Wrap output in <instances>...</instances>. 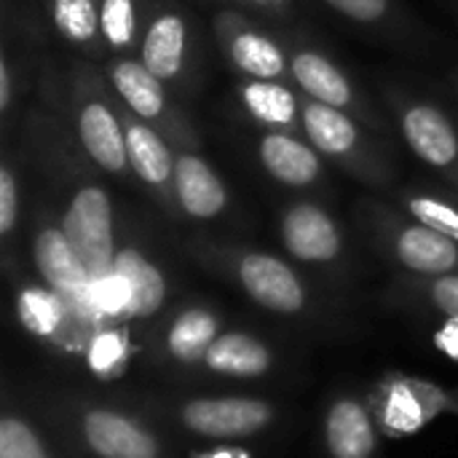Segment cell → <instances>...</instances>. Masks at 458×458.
<instances>
[{
  "label": "cell",
  "instance_id": "obj_1",
  "mask_svg": "<svg viewBox=\"0 0 458 458\" xmlns=\"http://www.w3.org/2000/svg\"><path fill=\"white\" fill-rule=\"evenodd\" d=\"M70 105L78 145L91 158V164L113 177H123L126 172H131L118 99L110 91L105 72L78 64L72 72Z\"/></svg>",
  "mask_w": 458,
  "mask_h": 458
},
{
  "label": "cell",
  "instance_id": "obj_2",
  "mask_svg": "<svg viewBox=\"0 0 458 458\" xmlns=\"http://www.w3.org/2000/svg\"><path fill=\"white\" fill-rule=\"evenodd\" d=\"M301 115L303 137L319 150L322 158H330L333 164L373 185H384L394 177L392 164L362 131L360 118H354L352 113L314 102L301 94Z\"/></svg>",
  "mask_w": 458,
  "mask_h": 458
},
{
  "label": "cell",
  "instance_id": "obj_3",
  "mask_svg": "<svg viewBox=\"0 0 458 458\" xmlns=\"http://www.w3.org/2000/svg\"><path fill=\"white\" fill-rule=\"evenodd\" d=\"M102 72H105L107 86L115 94V99L126 110H131L137 118L156 126L172 142V148L196 145V134H193L188 115L169 102L166 83L161 78H156L142 64L140 56H131V54L110 56Z\"/></svg>",
  "mask_w": 458,
  "mask_h": 458
},
{
  "label": "cell",
  "instance_id": "obj_4",
  "mask_svg": "<svg viewBox=\"0 0 458 458\" xmlns=\"http://www.w3.org/2000/svg\"><path fill=\"white\" fill-rule=\"evenodd\" d=\"M59 225L91 279H102L113 274L118 258L115 220H113V201L102 185L83 182L81 188H75Z\"/></svg>",
  "mask_w": 458,
  "mask_h": 458
},
{
  "label": "cell",
  "instance_id": "obj_5",
  "mask_svg": "<svg viewBox=\"0 0 458 458\" xmlns=\"http://www.w3.org/2000/svg\"><path fill=\"white\" fill-rule=\"evenodd\" d=\"M373 231L384 250L416 276L458 274V242L437 233L435 228L413 220L411 215H394L373 207Z\"/></svg>",
  "mask_w": 458,
  "mask_h": 458
},
{
  "label": "cell",
  "instance_id": "obj_6",
  "mask_svg": "<svg viewBox=\"0 0 458 458\" xmlns=\"http://www.w3.org/2000/svg\"><path fill=\"white\" fill-rule=\"evenodd\" d=\"M389 102L408 148L458 191V129L451 115L440 105L405 91H392Z\"/></svg>",
  "mask_w": 458,
  "mask_h": 458
},
{
  "label": "cell",
  "instance_id": "obj_7",
  "mask_svg": "<svg viewBox=\"0 0 458 458\" xmlns=\"http://www.w3.org/2000/svg\"><path fill=\"white\" fill-rule=\"evenodd\" d=\"M212 258H217L233 279L242 284V290L250 295L252 303L274 311V314H301L306 309V287L298 279V274L279 260L276 255L258 252V250H209Z\"/></svg>",
  "mask_w": 458,
  "mask_h": 458
},
{
  "label": "cell",
  "instance_id": "obj_8",
  "mask_svg": "<svg viewBox=\"0 0 458 458\" xmlns=\"http://www.w3.org/2000/svg\"><path fill=\"white\" fill-rule=\"evenodd\" d=\"M368 405L378 429L392 440H403L429 427L454 405V400L429 381L413 376H389L370 392Z\"/></svg>",
  "mask_w": 458,
  "mask_h": 458
},
{
  "label": "cell",
  "instance_id": "obj_9",
  "mask_svg": "<svg viewBox=\"0 0 458 458\" xmlns=\"http://www.w3.org/2000/svg\"><path fill=\"white\" fill-rule=\"evenodd\" d=\"M215 38L228 64L242 78L290 83V54L242 11L223 8L215 16Z\"/></svg>",
  "mask_w": 458,
  "mask_h": 458
},
{
  "label": "cell",
  "instance_id": "obj_10",
  "mask_svg": "<svg viewBox=\"0 0 458 458\" xmlns=\"http://www.w3.org/2000/svg\"><path fill=\"white\" fill-rule=\"evenodd\" d=\"M290 83L309 99L338 107L370 123L376 129L384 126L381 115L370 107V102L357 91L354 81L346 75L341 64H335L325 51L311 46H290Z\"/></svg>",
  "mask_w": 458,
  "mask_h": 458
},
{
  "label": "cell",
  "instance_id": "obj_11",
  "mask_svg": "<svg viewBox=\"0 0 458 458\" xmlns=\"http://www.w3.org/2000/svg\"><path fill=\"white\" fill-rule=\"evenodd\" d=\"M118 113L126 134V153L131 174L150 191L158 207L169 215H180L174 196V148L172 142L148 121L137 118L118 102Z\"/></svg>",
  "mask_w": 458,
  "mask_h": 458
},
{
  "label": "cell",
  "instance_id": "obj_12",
  "mask_svg": "<svg viewBox=\"0 0 458 458\" xmlns=\"http://www.w3.org/2000/svg\"><path fill=\"white\" fill-rule=\"evenodd\" d=\"M140 59L166 86L180 83L191 72V24L182 11L161 0L148 5L140 35Z\"/></svg>",
  "mask_w": 458,
  "mask_h": 458
},
{
  "label": "cell",
  "instance_id": "obj_13",
  "mask_svg": "<svg viewBox=\"0 0 458 458\" xmlns=\"http://www.w3.org/2000/svg\"><path fill=\"white\" fill-rule=\"evenodd\" d=\"M274 419V408L258 397H199L180 411L185 429L212 440L252 437L271 427Z\"/></svg>",
  "mask_w": 458,
  "mask_h": 458
},
{
  "label": "cell",
  "instance_id": "obj_14",
  "mask_svg": "<svg viewBox=\"0 0 458 458\" xmlns=\"http://www.w3.org/2000/svg\"><path fill=\"white\" fill-rule=\"evenodd\" d=\"M32 260H35V268L43 276V282L54 293H59L83 319H89L83 314V298L91 284V276H89L86 266L81 263V258L75 255L72 244L67 242L62 225L51 223L48 217H40L35 225Z\"/></svg>",
  "mask_w": 458,
  "mask_h": 458
},
{
  "label": "cell",
  "instance_id": "obj_15",
  "mask_svg": "<svg viewBox=\"0 0 458 458\" xmlns=\"http://www.w3.org/2000/svg\"><path fill=\"white\" fill-rule=\"evenodd\" d=\"M279 236L284 250L301 263H335L344 236L333 215L314 201H295L282 212Z\"/></svg>",
  "mask_w": 458,
  "mask_h": 458
},
{
  "label": "cell",
  "instance_id": "obj_16",
  "mask_svg": "<svg viewBox=\"0 0 458 458\" xmlns=\"http://www.w3.org/2000/svg\"><path fill=\"white\" fill-rule=\"evenodd\" d=\"M174 196L180 215L191 220H215L228 207V188L196 145L174 148Z\"/></svg>",
  "mask_w": 458,
  "mask_h": 458
},
{
  "label": "cell",
  "instance_id": "obj_17",
  "mask_svg": "<svg viewBox=\"0 0 458 458\" xmlns=\"http://www.w3.org/2000/svg\"><path fill=\"white\" fill-rule=\"evenodd\" d=\"M81 435L89 451L99 458H158L161 445L131 416L107 408H91L81 416Z\"/></svg>",
  "mask_w": 458,
  "mask_h": 458
},
{
  "label": "cell",
  "instance_id": "obj_18",
  "mask_svg": "<svg viewBox=\"0 0 458 458\" xmlns=\"http://www.w3.org/2000/svg\"><path fill=\"white\" fill-rule=\"evenodd\" d=\"M239 102L242 110L266 131H284L303 137V115H301V91L284 81H239Z\"/></svg>",
  "mask_w": 458,
  "mask_h": 458
},
{
  "label": "cell",
  "instance_id": "obj_19",
  "mask_svg": "<svg viewBox=\"0 0 458 458\" xmlns=\"http://www.w3.org/2000/svg\"><path fill=\"white\" fill-rule=\"evenodd\" d=\"M258 158L268 177L287 188H309L325 174L319 150L298 134L263 131V137L258 140Z\"/></svg>",
  "mask_w": 458,
  "mask_h": 458
},
{
  "label": "cell",
  "instance_id": "obj_20",
  "mask_svg": "<svg viewBox=\"0 0 458 458\" xmlns=\"http://www.w3.org/2000/svg\"><path fill=\"white\" fill-rule=\"evenodd\" d=\"M325 445L333 458H373L378 424L370 405L357 397H338L325 416Z\"/></svg>",
  "mask_w": 458,
  "mask_h": 458
},
{
  "label": "cell",
  "instance_id": "obj_21",
  "mask_svg": "<svg viewBox=\"0 0 458 458\" xmlns=\"http://www.w3.org/2000/svg\"><path fill=\"white\" fill-rule=\"evenodd\" d=\"M113 271L123 279L129 290V309H126L129 319H150L164 309L166 279L161 268L153 260H148L137 247L118 250Z\"/></svg>",
  "mask_w": 458,
  "mask_h": 458
},
{
  "label": "cell",
  "instance_id": "obj_22",
  "mask_svg": "<svg viewBox=\"0 0 458 458\" xmlns=\"http://www.w3.org/2000/svg\"><path fill=\"white\" fill-rule=\"evenodd\" d=\"M207 370L231 378H260L274 368L271 349L247 333H220L204 354Z\"/></svg>",
  "mask_w": 458,
  "mask_h": 458
},
{
  "label": "cell",
  "instance_id": "obj_23",
  "mask_svg": "<svg viewBox=\"0 0 458 458\" xmlns=\"http://www.w3.org/2000/svg\"><path fill=\"white\" fill-rule=\"evenodd\" d=\"M46 8L56 35L67 46L89 56H102L107 51L99 30V0H46Z\"/></svg>",
  "mask_w": 458,
  "mask_h": 458
},
{
  "label": "cell",
  "instance_id": "obj_24",
  "mask_svg": "<svg viewBox=\"0 0 458 458\" xmlns=\"http://www.w3.org/2000/svg\"><path fill=\"white\" fill-rule=\"evenodd\" d=\"M16 309H19V322L43 338H56L64 333V338L70 335L67 330L72 325H83L89 319H83L59 293L48 290H38V287H24L16 298Z\"/></svg>",
  "mask_w": 458,
  "mask_h": 458
},
{
  "label": "cell",
  "instance_id": "obj_25",
  "mask_svg": "<svg viewBox=\"0 0 458 458\" xmlns=\"http://www.w3.org/2000/svg\"><path fill=\"white\" fill-rule=\"evenodd\" d=\"M220 335V319L204 306H188L182 309L166 333V352L172 360L193 365L204 362V354Z\"/></svg>",
  "mask_w": 458,
  "mask_h": 458
},
{
  "label": "cell",
  "instance_id": "obj_26",
  "mask_svg": "<svg viewBox=\"0 0 458 458\" xmlns=\"http://www.w3.org/2000/svg\"><path fill=\"white\" fill-rule=\"evenodd\" d=\"M99 30L102 43L113 56L140 51L142 19L137 0H99Z\"/></svg>",
  "mask_w": 458,
  "mask_h": 458
},
{
  "label": "cell",
  "instance_id": "obj_27",
  "mask_svg": "<svg viewBox=\"0 0 458 458\" xmlns=\"http://www.w3.org/2000/svg\"><path fill=\"white\" fill-rule=\"evenodd\" d=\"M400 207L419 223L435 228L437 233L458 242V201L440 196L435 191H421V188H408L400 191L397 196Z\"/></svg>",
  "mask_w": 458,
  "mask_h": 458
},
{
  "label": "cell",
  "instance_id": "obj_28",
  "mask_svg": "<svg viewBox=\"0 0 458 458\" xmlns=\"http://www.w3.org/2000/svg\"><path fill=\"white\" fill-rule=\"evenodd\" d=\"M129 360V338L121 330H99L91 335L86 349V362L94 376L113 378L126 368Z\"/></svg>",
  "mask_w": 458,
  "mask_h": 458
},
{
  "label": "cell",
  "instance_id": "obj_29",
  "mask_svg": "<svg viewBox=\"0 0 458 458\" xmlns=\"http://www.w3.org/2000/svg\"><path fill=\"white\" fill-rule=\"evenodd\" d=\"M405 293L424 306L440 311L443 317H458V274L445 276H419L405 284Z\"/></svg>",
  "mask_w": 458,
  "mask_h": 458
},
{
  "label": "cell",
  "instance_id": "obj_30",
  "mask_svg": "<svg viewBox=\"0 0 458 458\" xmlns=\"http://www.w3.org/2000/svg\"><path fill=\"white\" fill-rule=\"evenodd\" d=\"M0 458H48L38 432L19 416L0 419Z\"/></svg>",
  "mask_w": 458,
  "mask_h": 458
},
{
  "label": "cell",
  "instance_id": "obj_31",
  "mask_svg": "<svg viewBox=\"0 0 458 458\" xmlns=\"http://www.w3.org/2000/svg\"><path fill=\"white\" fill-rule=\"evenodd\" d=\"M327 8H333L335 13L365 24V27H378L386 24L394 13V3L392 0H322Z\"/></svg>",
  "mask_w": 458,
  "mask_h": 458
},
{
  "label": "cell",
  "instance_id": "obj_32",
  "mask_svg": "<svg viewBox=\"0 0 458 458\" xmlns=\"http://www.w3.org/2000/svg\"><path fill=\"white\" fill-rule=\"evenodd\" d=\"M16 223H19V180H16L11 161H3L0 166V236L11 239Z\"/></svg>",
  "mask_w": 458,
  "mask_h": 458
},
{
  "label": "cell",
  "instance_id": "obj_33",
  "mask_svg": "<svg viewBox=\"0 0 458 458\" xmlns=\"http://www.w3.org/2000/svg\"><path fill=\"white\" fill-rule=\"evenodd\" d=\"M13 97H16L13 59H11L8 46H5L3 59H0V113H3V118H8V113L13 110Z\"/></svg>",
  "mask_w": 458,
  "mask_h": 458
},
{
  "label": "cell",
  "instance_id": "obj_34",
  "mask_svg": "<svg viewBox=\"0 0 458 458\" xmlns=\"http://www.w3.org/2000/svg\"><path fill=\"white\" fill-rule=\"evenodd\" d=\"M435 346L458 362V317H445V322L435 333Z\"/></svg>",
  "mask_w": 458,
  "mask_h": 458
},
{
  "label": "cell",
  "instance_id": "obj_35",
  "mask_svg": "<svg viewBox=\"0 0 458 458\" xmlns=\"http://www.w3.org/2000/svg\"><path fill=\"white\" fill-rule=\"evenodd\" d=\"M255 11H263V13H274V16H284L290 8H293V0H239Z\"/></svg>",
  "mask_w": 458,
  "mask_h": 458
}]
</instances>
